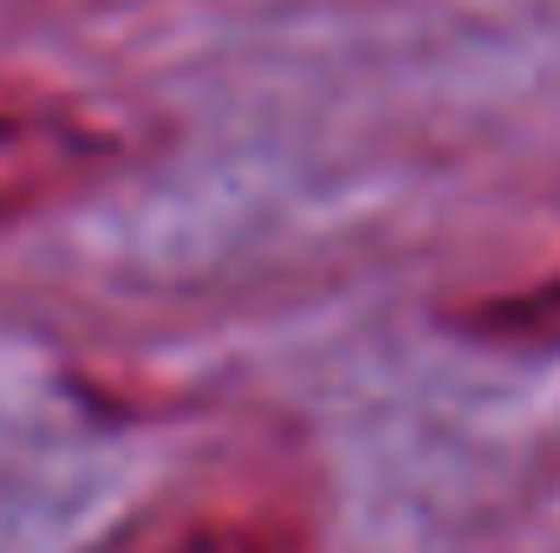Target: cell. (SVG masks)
I'll return each mask as SVG.
<instances>
[{"label": "cell", "mask_w": 560, "mask_h": 553, "mask_svg": "<svg viewBox=\"0 0 560 553\" xmlns=\"http://www.w3.org/2000/svg\"><path fill=\"white\" fill-rule=\"evenodd\" d=\"M176 553H293V541H280L261 521H222V528H196Z\"/></svg>", "instance_id": "1"}, {"label": "cell", "mask_w": 560, "mask_h": 553, "mask_svg": "<svg viewBox=\"0 0 560 553\" xmlns=\"http://www.w3.org/2000/svg\"><path fill=\"white\" fill-rule=\"evenodd\" d=\"M13 138V118H7V111H0V143Z\"/></svg>", "instance_id": "2"}]
</instances>
